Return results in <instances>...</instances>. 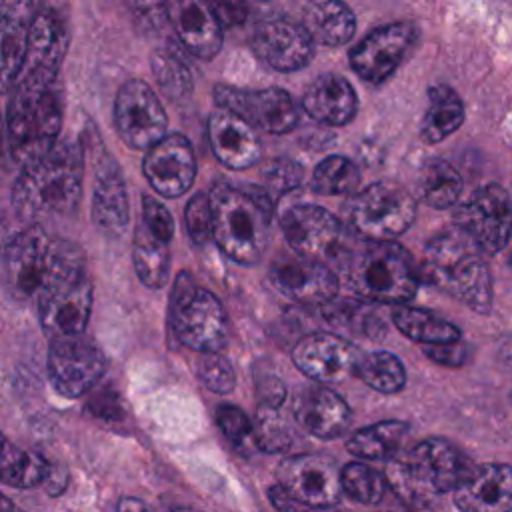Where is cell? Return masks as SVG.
<instances>
[{"label": "cell", "mask_w": 512, "mask_h": 512, "mask_svg": "<svg viewBox=\"0 0 512 512\" xmlns=\"http://www.w3.org/2000/svg\"><path fill=\"white\" fill-rule=\"evenodd\" d=\"M56 240L40 224L24 226L4 246V288L12 300L38 298L52 270Z\"/></svg>", "instance_id": "11"}, {"label": "cell", "mask_w": 512, "mask_h": 512, "mask_svg": "<svg viewBox=\"0 0 512 512\" xmlns=\"http://www.w3.org/2000/svg\"><path fill=\"white\" fill-rule=\"evenodd\" d=\"M424 354L436 364L456 368L468 360V346L462 344L460 340L448 342V344H434V346H424Z\"/></svg>", "instance_id": "49"}, {"label": "cell", "mask_w": 512, "mask_h": 512, "mask_svg": "<svg viewBox=\"0 0 512 512\" xmlns=\"http://www.w3.org/2000/svg\"><path fill=\"white\" fill-rule=\"evenodd\" d=\"M296 368L314 382L334 384L356 372L360 354L356 346L340 334H308L292 350Z\"/></svg>", "instance_id": "19"}, {"label": "cell", "mask_w": 512, "mask_h": 512, "mask_svg": "<svg viewBox=\"0 0 512 512\" xmlns=\"http://www.w3.org/2000/svg\"><path fill=\"white\" fill-rule=\"evenodd\" d=\"M254 390L260 408H280L286 398V386L274 372H254Z\"/></svg>", "instance_id": "48"}, {"label": "cell", "mask_w": 512, "mask_h": 512, "mask_svg": "<svg viewBox=\"0 0 512 512\" xmlns=\"http://www.w3.org/2000/svg\"><path fill=\"white\" fill-rule=\"evenodd\" d=\"M90 410L100 418H120V402L112 390H104L92 398Z\"/></svg>", "instance_id": "50"}, {"label": "cell", "mask_w": 512, "mask_h": 512, "mask_svg": "<svg viewBox=\"0 0 512 512\" xmlns=\"http://www.w3.org/2000/svg\"><path fill=\"white\" fill-rule=\"evenodd\" d=\"M322 316L328 326L340 334L362 336V338H382L386 334V324L372 302L334 298L322 306Z\"/></svg>", "instance_id": "31"}, {"label": "cell", "mask_w": 512, "mask_h": 512, "mask_svg": "<svg viewBox=\"0 0 512 512\" xmlns=\"http://www.w3.org/2000/svg\"><path fill=\"white\" fill-rule=\"evenodd\" d=\"M82 172V148L74 140L58 142L48 154L20 166L12 186L16 216L30 226L74 212L82 194Z\"/></svg>", "instance_id": "1"}, {"label": "cell", "mask_w": 512, "mask_h": 512, "mask_svg": "<svg viewBox=\"0 0 512 512\" xmlns=\"http://www.w3.org/2000/svg\"><path fill=\"white\" fill-rule=\"evenodd\" d=\"M464 122V104L460 96L444 84L428 90V106L420 124V138L426 144H436L456 132Z\"/></svg>", "instance_id": "33"}, {"label": "cell", "mask_w": 512, "mask_h": 512, "mask_svg": "<svg viewBox=\"0 0 512 512\" xmlns=\"http://www.w3.org/2000/svg\"><path fill=\"white\" fill-rule=\"evenodd\" d=\"M392 322L404 336L424 346L448 344V342L460 340V330L452 322L422 308H414L406 304L394 306Z\"/></svg>", "instance_id": "34"}, {"label": "cell", "mask_w": 512, "mask_h": 512, "mask_svg": "<svg viewBox=\"0 0 512 512\" xmlns=\"http://www.w3.org/2000/svg\"><path fill=\"white\" fill-rule=\"evenodd\" d=\"M166 18L176 30L182 46L196 58L210 60L222 46V24L210 4L172 0L164 4Z\"/></svg>", "instance_id": "25"}, {"label": "cell", "mask_w": 512, "mask_h": 512, "mask_svg": "<svg viewBox=\"0 0 512 512\" xmlns=\"http://www.w3.org/2000/svg\"><path fill=\"white\" fill-rule=\"evenodd\" d=\"M46 486H48V490H50L52 494L64 490V486H66V470H62V468H50V474H48V478H46Z\"/></svg>", "instance_id": "53"}, {"label": "cell", "mask_w": 512, "mask_h": 512, "mask_svg": "<svg viewBox=\"0 0 512 512\" xmlns=\"http://www.w3.org/2000/svg\"><path fill=\"white\" fill-rule=\"evenodd\" d=\"M214 102L220 110H226L242 118L252 128H260L270 134L290 132L300 118L296 102L282 88L246 90L228 84H216Z\"/></svg>", "instance_id": "15"}, {"label": "cell", "mask_w": 512, "mask_h": 512, "mask_svg": "<svg viewBox=\"0 0 512 512\" xmlns=\"http://www.w3.org/2000/svg\"><path fill=\"white\" fill-rule=\"evenodd\" d=\"M422 278L474 312H490L492 274L486 254L458 228L442 232L426 244Z\"/></svg>", "instance_id": "4"}, {"label": "cell", "mask_w": 512, "mask_h": 512, "mask_svg": "<svg viewBox=\"0 0 512 512\" xmlns=\"http://www.w3.org/2000/svg\"><path fill=\"white\" fill-rule=\"evenodd\" d=\"M142 172L160 196H182L196 178V156L190 140L182 134H168L146 152Z\"/></svg>", "instance_id": "21"}, {"label": "cell", "mask_w": 512, "mask_h": 512, "mask_svg": "<svg viewBox=\"0 0 512 512\" xmlns=\"http://www.w3.org/2000/svg\"><path fill=\"white\" fill-rule=\"evenodd\" d=\"M296 422L312 436L332 440L344 434L350 426L352 412L334 390L322 384L300 388L292 402Z\"/></svg>", "instance_id": "23"}, {"label": "cell", "mask_w": 512, "mask_h": 512, "mask_svg": "<svg viewBox=\"0 0 512 512\" xmlns=\"http://www.w3.org/2000/svg\"><path fill=\"white\" fill-rule=\"evenodd\" d=\"M472 464L444 438H426L404 456L386 464L388 486L406 502H426L436 494L454 492Z\"/></svg>", "instance_id": "7"}, {"label": "cell", "mask_w": 512, "mask_h": 512, "mask_svg": "<svg viewBox=\"0 0 512 512\" xmlns=\"http://www.w3.org/2000/svg\"><path fill=\"white\" fill-rule=\"evenodd\" d=\"M186 230L196 246H204L210 238H214V216L210 194L198 192L194 194L184 210Z\"/></svg>", "instance_id": "44"}, {"label": "cell", "mask_w": 512, "mask_h": 512, "mask_svg": "<svg viewBox=\"0 0 512 512\" xmlns=\"http://www.w3.org/2000/svg\"><path fill=\"white\" fill-rule=\"evenodd\" d=\"M302 512H336V510H332V508H304Z\"/></svg>", "instance_id": "56"}, {"label": "cell", "mask_w": 512, "mask_h": 512, "mask_svg": "<svg viewBox=\"0 0 512 512\" xmlns=\"http://www.w3.org/2000/svg\"><path fill=\"white\" fill-rule=\"evenodd\" d=\"M208 142L218 162L230 170H246L262 156V144L254 128L226 110L210 114Z\"/></svg>", "instance_id": "26"}, {"label": "cell", "mask_w": 512, "mask_h": 512, "mask_svg": "<svg viewBox=\"0 0 512 512\" xmlns=\"http://www.w3.org/2000/svg\"><path fill=\"white\" fill-rule=\"evenodd\" d=\"M198 378L208 390H212L216 394H228L234 390V384H236V374H234L232 362L220 352L200 356Z\"/></svg>", "instance_id": "45"}, {"label": "cell", "mask_w": 512, "mask_h": 512, "mask_svg": "<svg viewBox=\"0 0 512 512\" xmlns=\"http://www.w3.org/2000/svg\"><path fill=\"white\" fill-rule=\"evenodd\" d=\"M114 126L134 150H150L166 138L168 116L156 92L144 80H126L114 98Z\"/></svg>", "instance_id": "13"}, {"label": "cell", "mask_w": 512, "mask_h": 512, "mask_svg": "<svg viewBox=\"0 0 512 512\" xmlns=\"http://www.w3.org/2000/svg\"><path fill=\"white\" fill-rule=\"evenodd\" d=\"M134 270L142 284L148 288H162L170 274V250L168 244L152 236L140 222L132 242Z\"/></svg>", "instance_id": "35"}, {"label": "cell", "mask_w": 512, "mask_h": 512, "mask_svg": "<svg viewBox=\"0 0 512 512\" xmlns=\"http://www.w3.org/2000/svg\"><path fill=\"white\" fill-rule=\"evenodd\" d=\"M46 370L58 394L78 398L100 382L106 370V358L84 334L62 336L50 340Z\"/></svg>", "instance_id": "14"}, {"label": "cell", "mask_w": 512, "mask_h": 512, "mask_svg": "<svg viewBox=\"0 0 512 512\" xmlns=\"http://www.w3.org/2000/svg\"><path fill=\"white\" fill-rule=\"evenodd\" d=\"M454 226L466 234L486 256L498 254L512 236V200L498 184L480 186L456 206Z\"/></svg>", "instance_id": "12"}, {"label": "cell", "mask_w": 512, "mask_h": 512, "mask_svg": "<svg viewBox=\"0 0 512 512\" xmlns=\"http://www.w3.org/2000/svg\"><path fill=\"white\" fill-rule=\"evenodd\" d=\"M408 432H410V426L400 420L376 422L372 426L356 430L348 438L346 448L358 458L390 462L400 456V450L408 438Z\"/></svg>", "instance_id": "32"}, {"label": "cell", "mask_w": 512, "mask_h": 512, "mask_svg": "<svg viewBox=\"0 0 512 512\" xmlns=\"http://www.w3.org/2000/svg\"><path fill=\"white\" fill-rule=\"evenodd\" d=\"M414 40L416 26L410 22L378 26L352 48L350 66L364 82L382 84L408 56Z\"/></svg>", "instance_id": "18"}, {"label": "cell", "mask_w": 512, "mask_h": 512, "mask_svg": "<svg viewBox=\"0 0 512 512\" xmlns=\"http://www.w3.org/2000/svg\"><path fill=\"white\" fill-rule=\"evenodd\" d=\"M348 230L364 242H394L416 218V200L394 182H374L356 192L344 208Z\"/></svg>", "instance_id": "9"}, {"label": "cell", "mask_w": 512, "mask_h": 512, "mask_svg": "<svg viewBox=\"0 0 512 512\" xmlns=\"http://www.w3.org/2000/svg\"><path fill=\"white\" fill-rule=\"evenodd\" d=\"M0 512H22L8 496H2V504H0Z\"/></svg>", "instance_id": "55"}, {"label": "cell", "mask_w": 512, "mask_h": 512, "mask_svg": "<svg viewBox=\"0 0 512 512\" xmlns=\"http://www.w3.org/2000/svg\"><path fill=\"white\" fill-rule=\"evenodd\" d=\"M116 512H150V508L138 498H122Z\"/></svg>", "instance_id": "54"}, {"label": "cell", "mask_w": 512, "mask_h": 512, "mask_svg": "<svg viewBox=\"0 0 512 512\" xmlns=\"http://www.w3.org/2000/svg\"><path fill=\"white\" fill-rule=\"evenodd\" d=\"M92 220L108 236H122L130 220L124 178L114 162H106L94 182Z\"/></svg>", "instance_id": "28"}, {"label": "cell", "mask_w": 512, "mask_h": 512, "mask_svg": "<svg viewBox=\"0 0 512 512\" xmlns=\"http://www.w3.org/2000/svg\"><path fill=\"white\" fill-rule=\"evenodd\" d=\"M254 442L262 452H286L294 444V428L280 408H260L254 420Z\"/></svg>", "instance_id": "41"}, {"label": "cell", "mask_w": 512, "mask_h": 512, "mask_svg": "<svg viewBox=\"0 0 512 512\" xmlns=\"http://www.w3.org/2000/svg\"><path fill=\"white\" fill-rule=\"evenodd\" d=\"M280 226L290 248L304 258L322 262L332 270H342L350 252V236L346 226L316 204L292 206L282 214Z\"/></svg>", "instance_id": "10"}, {"label": "cell", "mask_w": 512, "mask_h": 512, "mask_svg": "<svg viewBox=\"0 0 512 512\" xmlns=\"http://www.w3.org/2000/svg\"><path fill=\"white\" fill-rule=\"evenodd\" d=\"M304 112L316 122L328 126L348 124L358 108L356 92L350 82L338 74H320L304 92Z\"/></svg>", "instance_id": "27"}, {"label": "cell", "mask_w": 512, "mask_h": 512, "mask_svg": "<svg viewBox=\"0 0 512 512\" xmlns=\"http://www.w3.org/2000/svg\"><path fill=\"white\" fill-rule=\"evenodd\" d=\"M208 194L218 248L242 266L260 262L270 238L274 198L264 188L234 186L222 180Z\"/></svg>", "instance_id": "2"}, {"label": "cell", "mask_w": 512, "mask_h": 512, "mask_svg": "<svg viewBox=\"0 0 512 512\" xmlns=\"http://www.w3.org/2000/svg\"><path fill=\"white\" fill-rule=\"evenodd\" d=\"M418 190L428 206L444 210L458 202L462 192V178L452 164L434 158L424 166Z\"/></svg>", "instance_id": "36"}, {"label": "cell", "mask_w": 512, "mask_h": 512, "mask_svg": "<svg viewBox=\"0 0 512 512\" xmlns=\"http://www.w3.org/2000/svg\"><path fill=\"white\" fill-rule=\"evenodd\" d=\"M170 324L176 340L190 350L214 354L226 346L228 322L220 300L188 272H180L174 282Z\"/></svg>", "instance_id": "8"}, {"label": "cell", "mask_w": 512, "mask_h": 512, "mask_svg": "<svg viewBox=\"0 0 512 512\" xmlns=\"http://www.w3.org/2000/svg\"><path fill=\"white\" fill-rule=\"evenodd\" d=\"M342 272L350 288L372 304L402 306L418 292L420 272L398 242H364L352 248Z\"/></svg>", "instance_id": "6"}, {"label": "cell", "mask_w": 512, "mask_h": 512, "mask_svg": "<svg viewBox=\"0 0 512 512\" xmlns=\"http://www.w3.org/2000/svg\"><path fill=\"white\" fill-rule=\"evenodd\" d=\"M336 464L318 454L284 458L276 470L278 484L308 508H334L342 498V478Z\"/></svg>", "instance_id": "16"}, {"label": "cell", "mask_w": 512, "mask_h": 512, "mask_svg": "<svg viewBox=\"0 0 512 512\" xmlns=\"http://www.w3.org/2000/svg\"><path fill=\"white\" fill-rule=\"evenodd\" d=\"M274 288L298 304H320L334 300L338 280L330 266L292 254L278 256L270 266Z\"/></svg>", "instance_id": "20"}, {"label": "cell", "mask_w": 512, "mask_h": 512, "mask_svg": "<svg viewBox=\"0 0 512 512\" xmlns=\"http://www.w3.org/2000/svg\"><path fill=\"white\" fill-rule=\"evenodd\" d=\"M364 384L370 388L382 392V394H394L400 392L406 384V370L392 352L378 350L360 356L356 372H354Z\"/></svg>", "instance_id": "38"}, {"label": "cell", "mask_w": 512, "mask_h": 512, "mask_svg": "<svg viewBox=\"0 0 512 512\" xmlns=\"http://www.w3.org/2000/svg\"><path fill=\"white\" fill-rule=\"evenodd\" d=\"M340 478H342L344 494H348L350 498L362 504L380 502L388 488L386 478L378 470L360 462L346 464L340 472Z\"/></svg>", "instance_id": "42"}, {"label": "cell", "mask_w": 512, "mask_h": 512, "mask_svg": "<svg viewBox=\"0 0 512 512\" xmlns=\"http://www.w3.org/2000/svg\"><path fill=\"white\" fill-rule=\"evenodd\" d=\"M152 74L168 98H184L192 90L190 68L172 48H160L152 54Z\"/></svg>", "instance_id": "40"}, {"label": "cell", "mask_w": 512, "mask_h": 512, "mask_svg": "<svg viewBox=\"0 0 512 512\" xmlns=\"http://www.w3.org/2000/svg\"><path fill=\"white\" fill-rule=\"evenodd\" d=\"M210 6L222 26H236L246 20V6H242V4L218 2V4H210Z\"/></svg>", "instance_id": "51"}, {"label": "cell", "mask_w": 512, "mask_h": 512, "mask_svg": "<svg viewBox=\"0 0 512 512\" xmlns=\"http://www.w3.org/2000/svg\"><path fill=\"white\" fill-rule=\"evenodd\" d=\"M142 224L158 240L170 244L174 236V218L168 208L154 196H142Z\"/></svg>", "instance_id": "47"}, {"label": "cell", "mask_w": 512, "mask_h": 512, "mask_svg": "<svg viewBox=\"0 0 512 512\" xmlns=\"http://www.w3.org/2000/svg\"><path fill=\"white\" fill-rule=\"evenodd\" d=\"M50 464L36 452L22 450L10 440H4L2 448V482L14 488H34L46 482L50 474Z\"/></svg>", "instance_id": "37"}, {"label": "cell", "mask_w": 512, "mask_h": 512, "mask_svg": "<svg viewBox=\"0 0 512 512\" xmlns=\"http://www.w3.org/2000/svg\"><path fill=\"white\" fill-rule=\"evenodd\" d=\"M34 4L26 2H4L2 4V80L4 86H10L20 76L26 48H28V34L36 14Z\"/></svg>", "instance_id": "29"}, {"label": "cell", "mask_w": 512, "mask_h": 512, "mask_svg": "<svg viewBox=\"0 0 512 512\" xmlns=\"http://www.w3.org/2000/svg\"><path fill=\"white\" fill-rule=\"evenodd\" d=\"M62 96L56 78H22L6 106V140L20 166L48 154L58 144Z\"/></svg>", "instance_id": "3"}, {"label": "cell", "mask_w": 512, "mask_h": 512, "mask_svg": "<svg viewBox=\"0 0 512 512\" xmlns=\"http://www.w3.org/2000/svg\"><path fill=\"white\" fill-rule=\"evenodd\" d=\"M250 48L258 60L278 72H296L314 56V40L302 22L284 16L260 20L250 34Z\"/></svg>", "instance_id": "17"}, {"label": "cell", "mask_w": 512, "mask_h": 512, "mask_svg": "<svg viewBox=\"0 0 512 512\" xmlns=\"http://www.w3.org/2000/svg\"><path fill=\"white\" fill-rule=\"evenodd\" d=\"M216 422L222 434L236 446H244L250 438H254V424L250 418L232 404H222L216 410Z\"/></svg>", "instance_id": "46"}, {"label": "cell", "mask_w": 512, "mask_h": 512, "mask_svg": "<svg viewBox=\"0 0 512 512\" xmlns=\"http://www.w3.org/2000/svg\"><path fill=\"white\" fill-rule=\"evenodd\" d=\"M302 26L312 36L314 44L342 46L356 30V16L344 4L336 0H312L302 6Z\"/></svg>", "instance_id": "30"}, {"label": "cell", "mask_w": 512, "mask_h": 512, "mask_svg": "<svg viewBox=\"0 0 512 512\" xmlns=\"http://www.w3.org/2000/svg\"><path fill=\"white\" fill-rule=\"evenodd\" d=\"M36 300L40 326L50 340L84 334L94 292L78 246L56 240L52 270Z\"/></svg>", "instance_id": "5"}, {"label": "cell", "mask_w": 512, "mask_h": 512, "mask_svg": "<svg viewBox=\"0 0 512 512\" xmlns=\"http://www.w3.org/2000/svg\"><path fill=\"white\" fill-rule=\"evenodd\" d=\"M174 512H196V510H190V508H180V510H174Z\"/></svg>", "instance_id": "57"}, {"label": "cell", "mask_w": 512, "mask_h": 512, "mask_svg": "<svg viewBox=\"0 0 512 512\" xmlns=\"http://www.w3.org/2000/svg\"><path fill=\"white\" fill-rule=\"evenodd\" d=\"M264 190L276 200L286 192L296 190L304 180V168L292 158H274L262 170Z\"/></svg>", "instance_id": "43"}, {"label": "cell", "mask_w": 512, "mask_h": 512, "mask_svg": "<svg viewBox=\"0 0 512 512\" xmlns=\"http://www.w3.org/2000/svg\"><path fill=\"white\" fill-rule=\"evenodd\" d=\"M496 358H498L500 366H504L506 370H512V336L500 338L498 348H496Z\"/></svg>", "instance_id": "52"}, {"label": "cell", "mask_w": 512, "mask_h": 512, "mask_svg": "<svg viewBox=\"0 0 512 512\" xmlns=\"http://www.w3.org/2000/svg\"><path fill=\"white\" fill-rule=\"evenodd\" d=\"M360 184L358 166L346 156H328L312 172L310 188L322 196L352 194Z\"/></svg>", "instance_id": "39"}, {"label": "cell", "mask_w": 512, "mask_h": 512, "mask_svg": "<svg viewBox=\"0 0 512 512\" xmlns=\"http://www.w3.org/2000/svg\"><path fill=\"white\" fill-rule=\"evenodd\" d=\"M460 512H512V466L480 464L454 490Z\"/></svg>", "instance_id": "24"}, {"label": "cell", "mask_w": 512, "mask_h": 512, "mask_svg": "<svg viewBox=\"0 0 512 512\" xmlns=\"http://www.w3.org/2000/svg\"><path fill=\"white\" fill-rule=\"evenodd\" d=\"M66 48H68L66 18L54 8H40L34 14L32 26H30L26 58L16 82L22 78L54 80L58 76V68L62 64Z\"/></svg>", "instance_id": "22"}]
</instances>
